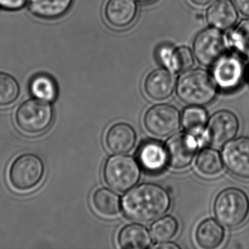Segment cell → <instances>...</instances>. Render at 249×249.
Here are the masks:
<instances>
[{
    "mask_svg": "<svg viewBox=\"0 0 249 249\" xmlns=\"http://www.w3.org/2000/svg\"><path fill=\"white\" fill-rule=\"evenodd\" d=\"M197 147L196 139L191 134L174 135L166 143L167 164L176 170L186 168L193 161Z\"/></svg>",
    "mask_w": 249,
    "mask_h": 249,
    "instance_id": "8fae6325",
    "label": "cell"
},
{
    "mask_svg": "<svg viewBox=\"0 0 249 249\" xmlns=\"http://www.w3.org/2000/svg\"><path fill=\"white\" fill-rule=\"evenodd\" d=\"M224 237V230L213 219L202 221L196 230V242L203 249L218 247L222 243Z\"/></svg>",
    "mask_w": 249,
    "mask_h": 249,
    "instance_id": "44dd1931",
    "label": "cell"
},
{
    "mask_svg": "<svg viewBox=\"0 0 249 249\" xmlns=\"http://www.w3.org/2000/svg\"><path fill=\"white\" fill-rule=\"evenodd\" d=\"M138 6L134 0H108L105 8L107 23L115 28H126L136 18Z\"/></svg>",
    "mask_w": 249,
    "mask_h": 249,
    "instance_id": "5bb4252c",
    "label": "cell"
},
{
    "mask_svg": "<svg viewBox=\"0 0 249 249\" xmlns=\"http://www.w3.org/2000/svg\"><path fill=\"white\" fill-rule=\"evenodd\" d=\"M137 2L142 4H149L155 2L156 0H136Z\"/></svg>",
    "mask_w": 249,
    "mask_h": 249,
    "instance_id": "d6a6232c",
    "label": "cell"
},
{
    "mask_svg": "<svg viewBox=\"0 0 249 249\" xmlns=\"http://www.w3.org/2000/svg\"><path fill=\"white\" fill-rule=\"evenodd\" d=\"M238 19L236 7L231 0H216L207 11V21L219 30H227Z\"/></svg>",
    "mask_w": 249,
    "mask_h": 249,
    "instance_id": "e0dca14e",
    "label": "cell"
},
{
    "mask_svg": "<svg viewBox=\"0 0 249 249\" xmlns=\"http://www.w3.org/2000/svg\"><path fill=\"white\" fill-rule=\"evenodd\" d=\"M27 0H0V8L8 11H17L24 6Z\"/></svg>",
    "mask_w": 249,
    "mask_h": 249,
    "instance_id": "f1b7e54d",
    "label": "cell"
},
{
    "mask_svg": "<svg viewBox=\"0 0 249 249\" xmlns=\"http://www.w3.org/2000/svg\"><path fill=\"white\" fill-rule=\"evenodd\" d=\"M73 0H28L32 14L43 19L59 18L68 12Z\"/></svg>",
    "mask_w": 249,
    "mask_h": 249,
    "instance_id": "d6986e66",
    "label": "cell"
},
{
    "mask_svg": "<svg viewBox=\"0 0 249 249\" xmlns=\"http://www.w3.org/2000/svg\"><path fill=\"white\" fill-rule=\"evenodd\" d=\"M180 122L178 109L167 104L153 106L144 116V124L147 130L159 138L173 135L180 127Z\"/></svg>",
    "mask_w": 249,
    "mask_h": 249,
    "instance_id": "ba28073f",
    "label": "cell"
},
{
    "mask_svg": "<svg viewBox=\"0 0 249 249\" xmlns=\"http://www.w3.org/2000/svg\"><path fill=\"white\" fill-rule=\"evenodd\" d=\"M176 87L174 74L165 68L154 70L147 75L144 82V89L147 95L157 101L169 98Z\"/></svg>",
    "mask_w": 249,
    "mask_h": 249,
    "instance_id": "4fadbf2b",
    "label": "cell"
},
{
    "mask_svg": "<svg viewBox=\"0 0 249 249\" xmlns=\"http://www.w3.org/2000/svg\"><path fill=\"white\" fill-rule=\"evenodd\" d=\"M214 213L222 225L240 227L249 214V199L241 189L229 188L221 191L215 199Z\"/></svg>",
    "mask_w": 249,
    "mask_h": 249,
    "instance_id": "3957f363",
    "label": "cell"
},
{
    "mask_svg": "<svg viewBox=\"0 0 249 249\" xmlns=\"http://www.w3.org/2000/svg\"><path fill=\"white\" fill-rule=\"evenodd\" d=\"M227 40L218 29L207 28L198 33L193 42L196 60L206 67H213L226 53Z\"/></svg>",
    "mask_w": 249,
    "mask_h": 249,
    "instance_id": "52a82bcc",
    "label": "cell"
},
{
    "mask_svg": "<svg viewBox=\"0 0 249 249\" xmlns=\"http://www.w3.org/2000/svg\"><path fill=\"white\" fill-rule=\"evenodd\" d=\"M231 46L249 60V18L243 19L230 35Z\"/></svg>",
    "mask_w": 249,
    "mask_h": 249,
    "instance_id": "484cf974",
    "label": "cell"
},
{
    "mask_svg": "<svg viewBox=\"0 0 249 249\" xmlns=\"http://www.w3.org/2000/svg\"><path fill=\"white\" fill-rule=\"evenodd\" d=\"M104 178L109 187L119 192H125L139 181L141 169L136 160L129 156L110 157L104 167Z\"/></svg>",
    "mask_w": 249,
    "mask_h": 249,
    "instance_id": "277c9868",
    "label": "cell"
},
{
    "mask_svg": "<svg viewBox=\"0 0 249 249\" xmlns=\"http://www.w3.org/2000/svg\"><path fill=\"white\" fill-rule=\"evenodd\" d=\"M31 94L38 100L52 103L57 97L58 88L53 78L44 74L36 75L30 86Z\"/></svg>",
    "mask_w": 249,
    "mask_h": 249,
    "instance_id": "603a6c76",
    "label": "cell"
},
{
    "mask_svg": "<svg viewBox=\"0 0 249 249\" xmlns=\"http://www.w3.org/2000/svg\"><path fill=\"white\" fill-rule=\"evenodd\" d=\"M160 59L170 71L184 72L195 63L193 53L189 47L163 48L160 52Z\"/></svg>",
    "mask_w": 249,
    "mask_h": 249,
    "instance_id": "ac0fdd59",
    "label": "cell"
},
{
    "mask_svg": "<svg viewBox=\"0 0 249 249\" xmlns=\"http://www.w3.org/2000/svg\"><path fill=\"white\" fill-rule=\"evenodd\" d=\"M178 225L176 218L165 216L157 220L153 224L151 234L153 239L158 243L167 242L173 238L177 233Z\"/></svg>",
    "mask_w": 249,
    "mask_h": 249,
    "instance_id": "4316f807",
    "label": "cell"
},
{
    "mask_svg": "<svg viewBox=\"0 0 249 249\" xmlns=\"http://www.w3.org/2000/svg\"><path fill=\"white\" fill-rule=\"evenodd\" d=\"M182 125L188 133L199 135L205 127L207 122V113L199 106L187 107L183 112Z\"/></svg>",
    "mask_w": 249,
    "mask_h": 249,
    "instance_id": "d4e9b609",
    "label": "cell"
},
{
    "mask_svg": "<svg viewBox=\"0 0 249 249\" xmlns=\"http://www.w3.org/2000/svg\"><path fill=\"white\" fill-rule=\"evenodd\" d=\"M246 75H247L248 80H249V67L247 69V73H246Z\"/></svg>",
    "mask_w": 249,
    "mask_h": 249,
    "instance_id": "836d02e7",
    "label": "cell"
},
{
    "mask_svg": "<svg viewBox=\"0 0 249 249\" xmlns=\"http://www.w3.org/2000/svg\"><path fill=\"white\" fill-rule=\"evenodd\" d=\"M236 7L243 15L249 17V0H234Z\"/></svg>",
    "mask_w": 249,
    "mask_h": 249,
    "instance_id": "f546056e",
    "label": "cell"
},
{
    "mask_svg": "<svg viewBox=\"0 0 249 249\" xmlns=\"http://www.w3.org/2000/svg\"><path fill=\"white\" fill-rule=\"evenodd\" d=\"M138 159L141 165L149 173H160L167 164L165 148L155 141H146L141 145Z\"/></svg>",
    "mask_w": 249,
    "mask_h": 249,
    "instance_id": "2e32d148",
    "label": "cell"
},
{
    "mask_svg": "<svg viewBox=\"0 0 249 249\" xmlns=\"http://www.w3.org/2000/svg\"><path fill=\"white\" fill-rule=\"evenodd\" d=\"M92 202L96 211L105 216H115L119 214L122 208L119 196L114 192L105 188L94 192Z\"/></svg>",
    "mask_w": 249,
    "mask_h": 249,
    "instance_id": "7402d4cb",
    "label": "cell"
},
{
    "mask_svg": "<svg viewBox=\"0 0 249 249\" xmlns=\"http://www.w3.org/2000/svg\"><path fill=\"white\" fill-rule=\"evenodd\" d=\"M213 67L214 80L224 91L238 88L246 75L244 62L236 53H226Z\"/></svg>",
    "mask_w": 249,
    "mask_h": 249,
    "instance_id": "9c48e42d",
    "label": "cell"
},
{
    "mask_svg": "<svg viewBox=\"0 0 249 249\" xmlns=\"http://www.w3.org/2000/svg\"><path fill=\"white\" fill-rule=\"evenodd\" d=\"M222 157L231 174L249 180V138H240L227 142L223 149Z\"/></svg>",
    "mask_w": 249,
    "mask_h": 249,
    "instance_id": "7c38bea8",
    "label": "cell"
},
{
    "mask_svg": "<svg viewBox=\"0 0 249 249\" xmlns=\"http://www.w3.org/2000/svg\"><path fill=\"white\" fill-rule=\"evenodd\" d=\"M240 127L238 119L230 110L214 113L207 126V140L215 147L223 146L237 135Z\"/></svg>",
    "mask_w": 249,
    "mask_h": 249,
    "instance_id": "30bf717a",
    "label": "cell"
},
{
    "mask_svg": "<svg viewBox=\"0 0 249 249\" xmlns=\"http://www.w3.org/2000/svg\"><path fill=\"white\" fill-rule=\"evenodd\" d=\"M118 242L124 249H144L149 247L151 238L145 227L132 224L125 226L121 230Z\"/></svg>",
    "mask_w": 249,
    "mask_h": 249,
    "instance_id": "ffe728a7",
    "label": "cell"
},
{
    "mask_svg": "<svg viewBox=\"0 0 249 249\" xmlns=\"http://www.w3.org/2000/svg\"><path fill=\"white\" fill-rule=\"evenodd\" d=\"M19 94L20 87L17 80L9 74L0 72V107L13 104Z\"/></svg>",
    "mask_w": 249,
    "mask_h": 249,
    "instance_id": "83f0119b",
    "label": "cell"
},
{
    "mask_svg": "<svg viewBox=\"0 0 249 249\" xmlns=\"http://www.w3.org/2000/svg\"><path fill=\"white\" fill-rule=\"evenodd\" d=\"M178 97L191 106H203L213 101L216 95L214 78L202 69L186 71L176 85Z\"/></svg>",
    "mask_w": 249,
    "mask_h": 249,
    "instance_id": "7a4b0ae2",
    "label": "cell"
},
{
    "mask_svg": "<svg viewBox=\"0 0 249 249\" xmlns=\"http://www.w3.org/2000/svg\"><path fill=\"white\" fill-rule=\"evenodd\" d=\"M154 249H179V246L176 244H174L173 243H159V244L156 245L154 246Z\"/></svg>",
    "mask_w": 249,
    "mask_h": 249,
    "instance_id": "4dcf8cb0",
    "label": "cell"
},
{
    "mask_svg": "<svg viewBox=\"0 0 249 249\" xmlns=\"http://www.w3.org/2000/svg\"><path fill=\"white\" fill-rule=\"evenodd\" d=\"M193 5L198 7H205L213 2V0H189Z\"/></svg>",
    "mask_w": 249,
    "mask_h": 249,
    "instance_id": "1f68e13d",
    "label": "cell"
},
{
    "mask_svg": "<svg viewBox=\"0 0 249 249\" xmlns=\"http://www.w3.org/2000/svg\"><path fill=\"white\" fill-rule=\"evenodd\" d=\"M196 166L198 171L206 176H216L223 169L222 160L219 153L211 148H205L199 153L196 159Z\"/></svg>",
    "mask_w": 249,
    "mask_h": 249,
    "instance_id": "cb8c5ba5",
    "label": "cell"
},
{
    "mask_svg": "<svg viewBox=\"0 0 249 249\" xmlns=\"http://www.w3.org/2000/svg\"><path fill=\"white\" fill-rule=\"evenodd\" d=\"M106 142L111 152L116 154H126L136 143V133L127 124H116L107 131Z\"/></svg>",
    "mask_w": 249,
    "mask_h": 249,
    "instance_id": "9a60e30c",
    "label": "cell"
},
{
    "mask_svg": "<svg viewBox=\"0 0 249 249\" xmlns=\"http://www.w3.org/2000/svg\"><path fill=\"white\" fill-rule=\"evenodd\" d=\"M170 204V195L164 188L154 183H143L124 196L122 208L129 219L148 223L164 215Z\"/></svg>",
    "mask_w": 249,
    "mask_h": 249,
    "instance_id": "6da1fadb",
    "label": "cell"
},
{
    "mask_svg": "<svg viewBox=\"0 0 249 249\" xmlns=\"http://www.w3.org/2000/svg\"><path fill=\"white\" fill-rule=\"evenodd\" d=\"M43 161L37 156L25 154L16 159L9 171L10 183L18 191H28L39 184L44 175Z\"/></svg>",
    "mask_w": 249,
    "mask_h": 249,
    "instance_id": "8992f818",
    "label": "cell"
},
{
    "mask_svg": "<svg viewBox=\"0 0 249 249\" xmlns=\"http://www.w3.org/2000/svg\"><path fill=\"white\" fill-rule=\"evenodd\" d=\"M18 127L28 135H39L49 129L53 120V109L48 102L35 99L20 106L16 115Z\"/></svg>",
    "mask_w": 249,
    "mask_h": 249,
    "instance_id": "5b68a950",
    "label": "cell"
}]
</instances>
